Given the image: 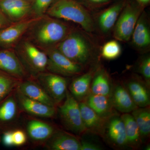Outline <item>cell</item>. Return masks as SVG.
Masks as SVG:
<instances>
[{"label":"cell","instance_id":"cell-38","mask_svg":"<svg viewBox=\"0 0 150 150\" xmlns=\"http://www.w3.org/2000/svg\"><path fill=\"white\" fill-rule=\"evenodd\" d=\"M145 149L146 150H150V145H148V146H147L146 147V148H145Z\"/></svg>","mask_w":150,"mask_h":150},{"label":"cell","instance_id":"cell-7","mask_svg":"<svg viewBox=\"0 0 150 150\" xmlns=\"http://www.w3.org/2000/svg\"><path fill=\"white\" fill-rule=\"evenodd\" d=\"M48 57L46 71L62 76L70 77L80 74L83 67L72 62L56 48L44 51Z\"/></svg>","mask_w":150,"mask_h":150},{"label":"cell","instance_id":"cell-1","mask_svg":"<svg viewBox=\"0 0 150 150\" xmlns=\"http://www.w3.org/2000/svg\"><path fill=\"white\" fill-rule=\"evenodd\" d=\"M73 28L62 20L45 14L35 19L23 36L44 51L56 47Z\"/></svg>","mask_w":150,"mask_h":150},{"label":"cell","instance_id":"cell-13","mask_svg":"<svg viewBox=\"0 0 150 150\" xmlns=\"http://www.w3.org/2000/svg\"><path fill=\"white\" fill-rule=\"evenodd\" d=\"M0 70L19 79L28 75L13 49H0Z\"/></svg>","mask_w":150,"mask_h":150},{"label":"cell","instance_id":"cell-40","mask_svg":"<svg viewBox=\"0 0 150 150\" xmlns=\"http://www.w3.org/2000/svg\"><path fill=\"white\" fill-rule=\"evenodd\" d=\"M0 49H1V48H0Z\"/></svg>","mask_w":150,"mask_h":150},{"label":"cell","instance_id":"cell-25","mask_svg":"<svg viewBox=\"0 0 150 150\" xmlns=\"http://www.w3.org/2000/svg\"><path fill=\"white\" fill-rule=\"evenodd\" d=\"M139 130L142 142L149 138L150 109L149 106L138 107L131 112Z\"/></svg>","mask_w":150,"mask_h":150},{"label":"cell","instance_id":"cell-35","mask_svg":"<svg viewBox=\"0 0 150 150\" xmlns=\"http://www.w3.org/2000/svg\"><path fill=\"white\" fill-rule=\"evenodd\" d=\"M3 142L7 146H11L13 145V132L7 131L4 134L3 137Z\"/></svg>","mask_w":150,"mask_h":150},{"label":"cell","instance_id":"cell-37","mask_svg":"<svg viewBox=\"0 0 150 150\" xmlns=\"http://www.w3.org/2000/svg\"><path fill=\"white\" fill-rule=\"evenodd\" d=\"M136 1L140 5L145 7L149 3L150 0H136Z\"/></svg>","mask_w":150,"mask_h":150},{"label":"cell","instance_id":"cell-27","mask_svg":"<svg viewBox=\"0 0 150 150\" xmlns=\"http://www.w3.org/2000/svg\"><path fill=\"white\" fill-rule=\"evenodd\" d=\"M20 80L0 70V102L18 85Z\"/></svg>","mask_w":150,"mask_h":150},{"label":"cell","instance_id":"cell-2","mask_svg":"<svg viewBox=\"0 0 150 150\" xmlns=\"http://www.w3.org/2000/svg\"><path fill=\"white\" fill-rule=\"evenodd\" d=\"M46 14L76 23L88 33L95 30V21L91 15L81 3L76 0H56Z\"/></svg>","mask_w":150,"mask_h":150},{"label":"cell","instance_id":"cell-9","mask_svg":"<svg viewBox=\"0 0 150 150\" xmlns=\"http://www.w3.org/2000/svg\"><path fill=\"white\" fill-rule=\"evenodd\" d=\"M37 18H30L0 28V48L13 49Z\"/></svg>","mask_w":150,"mask_h":150},{"label":"cell","instance_id":"cell-29","mask_svg":"<svg viewBox=\"0 0 150 150\" xmlns=\"http://www.w3.org/2000/svg\"><path fill=\"white\" fill-rule=\"evenodd\" d=\"M121 53V48L118 41L111 40L105 43L101 50V56L107 60H113L118 58Z\"/></svg>","mask_w":150,"mask_h":150},{"label":"cell","instance_id":"cell-34","mask_svg":"<svg viewBox=\"0 0 150 150\" xmlns=\"http://www.w3.org/2000/svg\"><path fill=\"white\" fill-rule=\"evenodd\" d=\"M85 2L92 6L99 7L109 4L112 0H83Z\"/></svg>","mask_w":150,"mask_h":150},{"label":"cell","instance_id":"cell-23","mask_svg":"<svg viewBox=\"0 0 150 150\" xmlns=\"http://www.w3.org/2000/svg\"><path fill=\"white\" fill-rule=\"evenodd\" d=\"M112 86L111 79L106 71L104 69H98L94 74L90 93L110 96Z\"/></svg>","mask_w":150,"mask_h":150},{"label":"cell","instance_id":"cell-16","mask_svg":"<svg viewBox=\"0 0 150 150\" xmlns=\"http://www.w3.org/2000/svg\"><path fill=\"white\" fill-rule=\"evenodd\" d=\"M131 39L133 46L139 51H145L150 46V30L149 21L143 12L138 19Z\"/></svg>","mask_w":150,"mask_h":150},{"label":"cell","instance_id":"cell-11","mask_svg":"<svg viewBox=\"0 0 150 150\" xmlns=\"http://www.w3.org/2000/svg\"><path fill=\"white\" fill-rule=\"evenodd\" d=\"M103 138L113 147L119 149L127 147L125 126L121 117L115 115L108 119Z\"/></svg>","mask_w":150,"mask_h":150},{"label":"cell","instance_id":"cell-18","mask_svg":"<svg viewBox=\"0 0 150 150\" xmlns=\"http://www.w3.org/2000/svg\"><path fill=\"white\" fill-rule=\"evenodd\" d=\"M47 148L53 150H80L81 143L77 138L62 131L54 132L48 139Z\"/></svg>","mask_w":150,"mask_h":150},{"label":"cell","instance_id":"cell-20","mask_svg":"<svg viewBox=\"0 0 150 150\" xmlns=\"http://www.w3.org/2000/svg\"><path fill=\"white\" fill-rule=\"evenodd\" d=\"M17 95L21 106L30 114L45 118H51L55 115V107L30 99L23 95L18 90Z\"/></svg>","mask_w":150,"mask_h":150},{"label":"cell","instance_id":"cell-3","mask_svg":"<svg viewBox=\"0 0 150 150\" xmlns=\"http://www.w3.org/2000/svg\"><path fill=\"white\" fill-rule=\"evenodd\" d=\"M55 47L72 62L83 68L94 59L95 50L91 41L74 28Z\"/></svg>","mask_w":150,"mask_h":150},{"label":"cell","instance_id":"cell-8","mask_svg":"<svg viewBox=\"0 0 150 150\" xmlns=\"http://www.w3.org/2000/svg\"><path fill=\"white\" fill-rule=\"evenodd\" d=\"M35 77L38 84L56 104L65 99L68 91L67 81L66 78L60 75L46 71L40 73Z\"/></svg>","mask_w":150,"mask_h":150},{"label":"cell","instance_id":"cell-22","mask_svg":"<svg viewBox=\"0 0 150 150\" xmlns=\"http://www.w3.org/2000/svg\"><path fill=\"white\" fill-rule=\"evenodd\" d=\"M94 75L88 72L74 79L70 85V92L78 101H83L90 93L91 86Z\"/></svg>","mask_w":150,"mask_h":150},{"label":"cell","instance_id":"cell-32","mask_svg":"<svg viewBox=\"0 0 150 150\" xmlns=\"http://www.w3.org/2000/svg\"><path fill=\"white\" fill-rule=\"evenodd\" d=\"M13 145L17 146H21L26 142V137L23 131L17 130L13 132Z\"/></svg>","mask_w":150,"mask_h":150},{"label":"cell","instance_id":"cell-17","mask_svg":"<svg viewBox=\"0 0 150 150\" xmlns=\"http://www.w3.org/2000/svg\"><path fill=\"white\" fill-rule=\"evenodd\" d=\"M18 86V90L25 96L50 106H56L54 100L39 84L26 80L20 82Z\"/></svg>","mask_w":150,"mask_h":150},{"label":"cell","instance_id":"cell-5","mask_svg":"<svg viewBox=\"0 0 150 150\" xmlns=\"http://www.w3.org/2000/svg\"><path fill=\"white\" fill-rule=\"evenodd\" d=\"M144 7L137 2L126 1L113 27V36L116 40L127 42L131 39Z\"/></svg>","mask_w":150,"mask_h":150},{"label":"cell","instance_id":"cell-6","mask_svg":"<svg viewBox=\"0 0 150 150\" xmlns=\"http://www.w3.org/2000/svg\"><path fill=\"white\" fill-rule=\"evenodd\" d=\"M59 112L62 122L68 130L78 135L86 132L81 116L79 103L68 91L64 102L59 108Z\"/></svg>","mask_w":150,"mask_h":150},{"label":"cell","instance_id":"cell-31","mask_svg":"<svg viewBox=\"0 0 150 150\" xmlns=\"http://www.w3.org/2000/svg\"><path fill=\"white\" fill-rule=\"evenodd\" d=\"M138 72L144 78L145 82L149 87L150 85V57L149 55L144 56L139 62Z\"/></svg>","mask_w":150,"mask_h":150},{"label":"cell","instance_id":"cell-26","mask_svg":"<svg viewBox=\"0 0 150 150\" xmlns=\"http://www.w3.org/2000/svg\"><path fill=\"white\" fill-rule=\"evenodd\" d=\"M30 137L35 141L48 140L54 132V128L48 123L38 120H32L28 124Z\"/></svg>","mask_w":150,"mask_h":150},{"label":"cell","instance_id":"cell-33","mask_svg":"<svg viewBox=\"0 0 150 150\" xmlns=\"http://www.w3.org/2000/svg\"><path fill=\"white\" fill-rule=\"evenodd\" d=\"M80 150H101L102 148L99 145L89 142L86 140H82L80 142Z\"/></svg>","mask_w":150,"mask_h":150},{"label":"cell","instance_id":"cell-24","mask_svg":"<svg viewBox=\"0 0 150 150\" xmlns=\"http://www.w3.org/2000/svg\"><path fill=\"white\" fill-rule=\"evenodd\" d=\"M120 117L125 126L127 147L139 149L142 142L139 130L134 117L130 113H123Z\"/></svg>","mask_w":150,"mask_h":150},{"label":"cell","instance_id":"cell-19","mask_svg":"<svg viewBox=\"0 0 150 150\" xmlns=\"http://www.w3.org/2000/svg\"><path fill=\"white\" fill-rule=\"evenodd\" d=\"M125 2L124 0L119 1L99 13L96 23L101 32L108 33L114 27Z\"/></svg>","mask_w":150,"mask_h":150},{"label":"cell","instance_id":"cell-30","mask_svg":"<svg viewBox=\"0 0 150 150\" xmlns=\"http://www.w3.org/2000/svg\"><path fill=\"white\" fill-rule=\"evenodd\" d=\"M56 0H33L31 2V16L39 18L46 14Z\"/></svg>","mask_w":150,"mask_h":150},{"label":"cell","instance_id":"cell-36","mask_svg":"<svg viewBox=\"0 0 150 150\" xmlns=\"http://www.w3.org/2000/svg\"><path fill=\"white\" fill-rule=\"evenodd\" d=\"M13 23L7 18L1 10L0 9V28L5 27Z\"/></svg>","mask_w":150,"mask_h":150},{"label":"cell","instance_id":"cell-28","mask_svg":"<svg viewBox=\"0 0 150 150\" xmlns=\"http://www.w3.org/2000/svg\"><path fill=\"white\" fill-rule=\"evenodd\" d=\"M16 104L13 98L6 100L0 106V122H8L12 120L16 113Z\"/></svg>","mask_w":150,"mask_h":150},{"label":"cell","instance_id":"cell-21","mask_svg":"<svg viewBox=\"0 0 150 150\" xmlns=\"http://www.w3.org/2000/svg\"><path fill=\"white\" fill-rule=\"evenodd\" d=\"M83 101L102 118L109 119L116 115L110 96L90 93Z\"/></svg>","mask_w":150,"mask_h":150},{"label":"cell","instance_id":"cell-10","mask_svg":"<svg viewBox=\"0 0 150 150\" xmlns=\"http://www.w3.org/2000/svg\"><path fill=\"white\" fill-rule=\"evenodd\" d=\"M0 9L12 23L32 18L30 2L23 0H0Z\"/></svg>","mask_w":150,"mask_h":150},{"label":"cell","instance_id":"cell-12","mask_svg":"<svg viewBox=\"0 0 150 150\" xmlns=\"http://www.w3.org/2000/svg\"><path fill=\"white\" fill-rule=\"evenodd\" d=\"M81 116L87 131L103 138L108 120L100 117L84 101L79 103Z\"/></svg>","mask_w":150,"mask_h":150},{"label":"cell","instance_id":"cell-39","mask_svg":"<svg viewBox=\"0 0 150 150\" xmlns=\"http://www.w3.org/2000/svg\"><path fill=\"white\" fill-rule=\"evenodd\" d=\"M23 1H27L30 2H31V1H32L33 0H23Z\"/></svg>","mask_w":150,"mask_h":150},{"label":"cell","instance_id":"cell-15","mask_svg":"<svg viewBox=\"0 0 150 150\" xmlns=\"http://www.w3.org/2000/svg\"><path fill=\"white\" fill-rule=\"evenodd\" d=\"M110 97L114 109L122 113H130L138 108L125 86L120 84L113 86Z\"/></svg>","mask_w":150,"mask_h":150},{"label":"cell","instance_id":"cell-4","mask_svg":"<svg viewBox=\"0 0 150 150\" xmlns=\"http://www.w3.org/2000/svg\"><path fill=\"white\" fill-rule=\"evenodd\" d=\"M13 49L28 74L35 77L47 71L48 57L46 53L24 36Z\"/></svg>","mask_w":150,"mask_h":150},{"label":"cell","instance_id":"cell-14","mask_svg":"<svg viewBox=\"0 0 150 150\" xmlns=\"http://www.w3.org/2000/svg\"><path fill=\"white\" fill-rule=\"evenodd\" d=\"M125 87L131 98L138 107L149 106V88L145 81L138 78L130 79L125 84Z\"/></svg>","mask_w":150,"mask_h":150}]
</instances>
